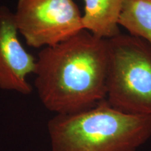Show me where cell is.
Instances as JSON below:
<instances>
[{"label":"cell","instance_id":"2","mask_svg":"<svg viewBox=\"0 0 151 151\" xmlns=\"http://www.w3.org/2000/svg\"><path fill=\"white\" fill-rule=\"evenodd\" d=\"M52 151H137L151 137V116L113 108L106 99L47 124Z\"/></svg>","mask_w":151,"mask_h":151},{"label":"cell","instance_id":"4","mask_svg":"<svg viewBox=\"0 0 151 151\" xmlns=\"http://www.w3.org/2000/svg\"><path fill=\"white\" fill-rule=\"evenodd\" d=\"M14 14L19 35L35 48L54 46L84 29L73 0H18Z\"/></svg>","mask_w":151,"mask_h":151},{"label":"cell","instance_id":"6","mask_svg":"<svg viewBox=\"0 0 151 151\" xmlns=\"http://www.w3.org/2000/svg\"><path fill=\"white\" fill-rule=\"evenodd\" d=\"M83 29L99 39H109L120 33L119 19L123 0H83Z\"/></svg>","mask_w":151,"mask_h":151},{"label":"cell","instance_id":"7","mask_svg":"<svg viewBox=\"0 0 151 151\" xmlns=\"http://www.w3.org/2000/svg\"><path fill=\"white\" fill-rule=\"evenodd\" d=\"M119 26L151 46V0H123Z\"/></svg>","mask_w":151,"mask_h":151},{"label":"cell","instance_id":"5","mask_svg":"<svg viewBox=\"0 0 151 151\" xmlns=\"http://www.w3.org/2000/svg\"><path fill=\"white\" fill-rule=\"evenodd\" d=\"M36 61L19 39L14 11L0 5V89L31 94L33 87L27 77L34 74Z\"/></svg>","mask_w":151,"mask_h":151},{"label":"cell","instance_id":"3","mask_svg":"<svg viewBox=\"0 0 151 151\" xmlns=\"http://www.w3.org/2000/svg\"><path fill=\"white\" fill-rule=\"evenodd\" d=\"M106 41V100L123 113L151 116V46L139 38L121 33Z\"/></svg>","mask_w":151,"mask_h":151},{"label":"cell","instance_id":"1","mask_svg":"<svg viewBox=\"0 0 151 151\" xmlns=\"http://www.w3.org/2000/svg\"><path fill=\"white\" fill-rule=\"evenodd\" d=\"M34 74L41 104L55 115L92 108L106 97V39L83 29L67 40L41 48Z\"/></svg>","mask_w":151,"mask_h":151}]
</instances>
